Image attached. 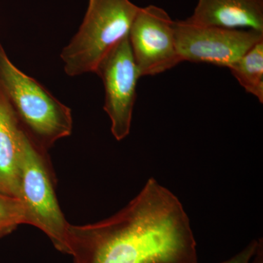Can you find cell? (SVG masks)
I'll return each mask as SVG.
<instances>
[{"mask_svg":"<svg viewBox=\"0 0 263 263\" xmlns=\"http://www.w3.org/2000/svg\"><path fill=\"white\" fill-rule=\"evenodd\" d=\"M68 248L74 263L198 262L182 203L154 178L114 215L70 224Z\"/></svg>","mask_w":263,"mask_h":263,"instance_id":"1","label":"cell"},{"mask_svg":"<svg viewBox=\"0 0 263 263\" xmlns=\"http://www.w3.org/2000/svg\"><path fill=\"white\" fill-rule=\"evenodd\" d=\"M0 89L21 125L40 148L48 152L59 140L70 136V108L42 84L19 70L0 44Z\"/></svg>","mask_w":263,"mask_h":263,"instance_id":"2","label":"cell"},{"mask_svg":"<svg viewBox=\"0 0 263 263\" xmlns=\"http://www.w3.org/2000/svg\"><path fill=\"white\" fill-rule=\"evenodd\" d=\"M139 10L130 0H89L79 31L62 51L66 74L96 73L104 59L129 35Z\"/></svg>","mask_w":263,"mask_h":263,"instance_id":"3","label":"cell"},{"mask_svg":"<svg viewBox=\"0 0 263 263\" xmlns=\"http://www.w3.org/2000/svg\"><path fill=\"white\" fill-rule=\"evenodd\" d=\"M19 200L23 205L25 224L42 230L59 252L69 254L70 224L57 200L47 152L40 148L27 133L21 157Z\"/></svg>","mask_w":263,"mask_h":263,"instance_id":"4","label":"cell"},{"mask_svg":"<svg viewBox=\"0 0 263 263\" xmlns=\"http://www.w3.org/2000/svg\"><path fill=\"white\" fill-rule=\"evenodd\" d=\"M176 46L181 61L228 67L259 41L263 33L252 29L205 27L175 22Z\"/></svg>","mask_w":263,"mask_h":263,"instance_id":"5","label":"cell"},{"mask_svg":"<svg viewBox=\"0 0 263 263\" xmlns=\"http://www.w3.org/2000/svg\"><path fill=\"white\" fill-rule=\"evenodd\" d=\"M174 24L160 7L140 8L128 37L141 77L158 75L182 62L176 46Z\"/></svg>","mask_w":263,"mask_h":263,"instance_id":"6","label":"cell"},{"mask_svg":"<svg viewBox=\"0 0 263 263\" xmlns=\"http://www.w3.org/2000/svg\"><path fill=\"white\" fill-rule=\"evenodd\" d=\"M96 74L105 88L104 110L111 122L112 134L117 141H122L130 133L137 84L141 78L128 36L104 59Z\"/></svg>","mask_w":263,"mask_h":263,"instance_id":"7","label":"cell"},{"mask_svg":"<svg viewBox=\"0 0 263 263\" xmlns=\"http://www.w3.org/2000/svg\"><path fill=\"white\" fill-rule=\"evenodd\" d=\"M189 23L263 33V0H198Z\"/></svg>","mask_w":263,"mask_h":263,"instance_id":"8","label":"cell"},{"mask_svg":"<svg viewBox=\"0 0 263 263\" xmlns=\"http://www.w3.org/2000/svg\"><path fill=\"white\" fill-rule=\"evenodd\" d=\"M25 134L0 89V193L18 199L21 157Z\"/></svg>","mask_w":263,"mask_h":263,"instance_id":"9","label":"cell"},{"mask_svg":"<svg viewBox=\"0 0 263 263\" xmlns=\"http://www.w3.org/2000/svg\"><path fill=\"white\" fill-rule=\"evenodd\" d=\"M232 75L263 103V41L250 48L245 55L228 67Z\"/></svg>","mask_w":263,"mask_h":263,"instance_id":"10","label":"cell"},{"mask_svg":"<svg viewBox=\"0 0 263 263\" xmlns=\"http://www.w3.org/2000/svg\"><path fill=\"white\" fill-rule=\"evenodd\" d=\"M25 224L23 205L16 197L0 193V238Z\"/></svg>","mask_w":263,"mask_h":263,"instance_id":"11","label":"cell"},{"mask_svg":"<svg viewBox=\"0 0 263 263\" xmlns=\"http://www.w3.org/2000/svg\"><path fill=\"white\" fill-rule=\"evenodd\" d=\"M257 245H258V239L252 240L243 250L240 251L231 258L220 263H249L255 254Z\"/></svg>","mask_w":263,"mask_h":263,"instance_id":"12","label":"cell"},{"mask_svg":"<svg viewBox=\"0 0 263 263\" xmlns=\"http://www.w3.org/2000/svg\"><path fill=\"white\" fill-rule=\"evenodd\" d=\"M249 263H263V240L262 238L258 239L257 250L252 260Z\"/></svg>","mask_w":263,"mask_h":263,"instance_id":"13","label":"cell"}]
</instances>
